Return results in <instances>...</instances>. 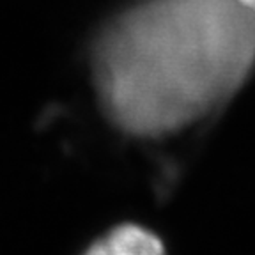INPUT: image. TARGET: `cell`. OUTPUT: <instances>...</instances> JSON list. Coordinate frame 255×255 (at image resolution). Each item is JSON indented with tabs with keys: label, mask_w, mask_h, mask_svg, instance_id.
Masks as SVG:
<instances>
[{
	"label": "cell",
	"mask_w": 255,
	"mask_h": 255,
	"mask_svg": "<svg viewBox=\"0 0 255 255\" xmlns=\"http://www.w3.org/2000/svg\"><path fill=\"white\" fill-rule=\"evenodd\" d=\"M84 255H165V248L147 229L123 225L96 241Z\"/></svg>",
	"instance_id": "cell-2"
},
{
	"label": "cell",
	"mask_w": 255,
	"mask_h": 255,
	"mask_svg": "<svg viewBox=\"0 0 255 255\" xmlns=\"http://www.w3.org/2000/svg\"><path fill=\"white\" fill-rule=\"evenodd\" d=\"M236 2H238L248 14H252L255 18V0H236Z\"/></svg>",
	"instance_id": "cell-3"
},
{
	"label": "cell",
	"mask_w": 255,
	"mask_h": 255,
	"mask_svg": "<svg viewBox=\"0 0 255 255\" xmlns=\"http://www.w3.org/2000/svg\"><path fill=\"white\" fill-rule=\"evenodd\" d=\"M254 55L255 18L236 0H145L101 36L96 84L117 126L154 136L229 96Z\"/></svg>",
	"instance_id": "cell-1"
}]
</instances>
